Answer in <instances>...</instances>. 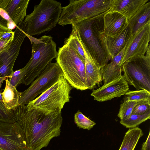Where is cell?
I'll return each mask as SVG.
<instances>
[{
    "label": "cell",
    "mask_w": 150,
    "mask_h": 150,
    "mask_svg": "<svg viewBox=\"0 0 150 150\" xmlns=\"http://www.w3.org/2000/svg\"><path fill=\"white\" fill-rule=\"evenodd\" d=\"M13 110L15 122L22 133L26 150H40L60 135L63 119L59 110L45 115L36 110H29L24 105Z\"/></svg>",
    "instance_id": "6da1fadb"
},
{
    "label": "cell",
    "mask_w": 150,
    "mask_h": 150,
    "mask_svg": "<svg viewBox=\"0 0 150 150\" xmlns=\"http://www.w3.org/2000/svg\"><path fill=\"white\" fill-rule=\"evenodd\" d=\"M107 12L73 24L77 29L82 43L100 69L112 59L108 50L107 36L104 31L103 16Z\"/></svg>",
    "instance_id": "7a4b0ae2"
},
{
    "label": "cell",
    "mask_w": 150,
    "mask_h": 150,
    "mask_svg": "<svg viewBox=\"0 0 150 150\" xmlns=\"http://www.w3.org/2000/svg\"><path fill=\"white\" fill-rule=\"evenodd\" d=\"M31 46V56L26 64L22 68V83L26 86L31 84L56 58V44L50 35H43L39 38L27 35Z\"/></svg>",
    "instance_id": "3957f363"
},
{
    "label": "cell",
    "mask_w": 150,
    "mask_h": 150,
    "mask_svg": "<svg viewBox=\"0 0 150 150\" xmlns=\"http://www.w3.org/2000/svg\"><path fill=\"white\" fill-rule=\"evenodd\" d=\"M62 7L54 0H42L35 5L33 11L23 21L24 32L27 35H40L51 30L59 21Z\"/></svg>",
    "instance_id": "277c9868"
},
{
    "label": "cell",
    "mask_w": 150,
    "mask_h": 150,
    "mask_svg": "<svg viewBox=\"0 0 150 150\" xmlns=\"http://www.w3.org/2000/svg\"><path fill=\"white\" fill-rule=\"evenodd\" d=\"M56 60L64 77L72 88L81 91L88 89L84 61L74 49L64 44L59 48Z\"/></svg>",
    "instance_id": "5b68a950"
},
{
    "label": "cell",
    "mask_w": 150,
    "mask_h": 150,
    "mask_svg": "<svg viewBox=\"0 0 150 150\" xmlns=\"http://www.w3.org/2000/svg\"><path fill=\"white\" fill-rule=\"evenodd\" d=\"M72 88L64 76H62L52 86L26 106L29 110H35L45 115L58 110L61 111L65 104L70 101Z\"/></svg>",
    "instance_id": "8992f818"
},
{
    "label": "cell",
    "mask_w": 150,
    "mask_h": 150,
    "mask_svg": "<svg viewBox=\"0 0 150 150\" xmlns=\"http://www.w3.org/2000/svg\"><path fill=\"white\" fill-rule=\"evenodd\" d=\"M122 70L128 84L137 90L150 92V47L144 56L131 58L123 64Z\"/></svg>",
    "instance_id": "52a82bcc"
},
{
    "label": "cell",
    "mask_w": 150,
    "mask_h": 150,
    "mask_svg": "<svg viewBox=\"0 0 150 150\" xmlns=\"http://www.w3.org/2000/svg\"><path fill=\"white\" fill-rule=\"evenodd\" d=\"M112 0H70L66 13L69 21L75 24L109 11Z\"/></svg>",
    "instance_id": "ba28073f"
},
{
    "label": "cell",
    "mask_w": 150,
    "mask_h": 150,
    "mask_svg": "<svg viewBox=\"0 0 150 150\" xmlns=\"http://www.w3.org/2000/svg\"><path fill=\"white\" fill-rule=\"evenodd\" d=\"M62 76L63 73L56 62L49 64L30 86L21 92L18 106L27 104L50 87Z\"/></svg>",
    "instance_id": "9c48e42d"
},
{
    "label": "cell",
    "mask_w": 150,
    "mask_h": 150,
    "mask_svg": "<svg viewBox=\"0 0 150 150\" xmlns=\"http://www.w3.org/2000/svg\"><path fill=\"white\" fill-rule=\"evenodd\" d=\"M13 40L0 51V79L5 80L14 71L13 68L26 35L23 22L16 26Z\"/></svg>",
    "instance_id": "30bf717a"
},
{
    "label": "cell",
    "mask_w": 150,
    "mask_h": 150,
    "mask_svg": "<svg viewBox=\"0 0 150 150\" xmlns=\"http://www.w3.org/2000/svg\"><path fill=\"white\" fill-rule=\"evenodd\" d=\"M150 20L131 36L125 47L121 65L129 59L144 56L150 45Z\"/></svg>",
    "instance_id": "8fae6325"
},
{
    "label": "cell",
    "mask_w": 150,
    "mask_h": 150,
    "mask_svg": "<svg viewBox=\"0 0 150 150\" xmlns=\"http://www.w3.org/2000/svg\"><path fill=\"white\" fill-rule=\"evenodd\" d=\"M0 149L26 150L21 131L16 124L0 121Z\"/></svg>",
    "instance_id": "7c38bea8"
},
{
    "label": "cell",
    "mask_w": 150,
    "mask_h": 150,
    "mask_svg": "<svg viewBox=\"0 0 150 150\" xmlns=\"http://www.w3.org/2000/svg\"><path fill=\"white\" fill-rule=\"evenodd\" d=\"M128 84L123 75L114 80L104 84L94 90L91 94L94 100L103 102L119 97L125 95L129 90Z\"/></svg>",
    "instance_id": "4fadbf2b"
},
{
    "label": "cell",
    "mask_w": 150,
    "mask_h": 150,
    "mask_svg": "<svg viewBox=\"0 0 150 150\" xmlns=\"http://www.w3.org/2000/svg\"><path fill=\"white\" fill-rule=\"evenodd\" d=\"M103 20L105 33L107 37L114 38L121 33L128 26V20L116 11L107 12Z\"/></svg>",
    "instance_id": "5bb4252c"
},
{
    "label": "cell",
    "mask_w": 150,
    "mask_h": 150,
    "mask_svg": "<svg viewBox=\"0 0 150 150\" xmlns=\"http://www.w3.org/2000/svg\"><path fill=\"white\" fill-rule=\"evenodd\" d=\"M30 0H0V8L5 10L17 25L23 21Z\"/></svg>",
    "instance_id": "9a60e30c"
},
{
    "label": "cell",
    "mask_w": 150,
    "mask_h": 150,
    "mask_svg": "<svg viewBox=\"0 0 150 150\" xmlns=\"http://www.w3.org/2000/svg\"><path fill=\"white\" fill-rule=\"evenodd\" d=\"M85 56V74L88 89H91L103 80L101 69L95 63L80 38Z\"/></svg>",
    "instance_id": "2e32d148"
},
{
    "label": "cell",
    "mask_w": 150,
    "mask_h": 150,
    "mask_svg": "<svg viewBox=\"0 0 150 150\" xmlns=\"http://www.w3.org/2000/svg\"><path fill=\"white\" fill-rule=\"evenodd\" d=\"M149 0H112L109 11H116L125 17L128 21Z\"/></svg>",
    "instance_id": "e0dca14e"
},
{
    "label": "cell",
    "mask_w": 150,
    "mask_h": 150,
    "mask_svg": "<svg viewBox=\"0 0 150 150\" xmlns=\"http://www.w3.org/2000/svg\"><path fill=\"white\" fill-rule=\"evenodd\" d=\"M125 48V47L117 54L112 58L110 63L101 69L104 84L111 82L122 76V66L121 63Z\"/></svg>",
    "instance_id": "ac0fdd59"
},
{
    "label": "cell",
    "mask_w": 150,
    "mask_h": 150,
    "mask_svg": "<svg viewBox=\"0 0 150 150\" xmlns=\"http://www.w3.org/2000/svg\"><path fill=\"white\" fill-rule=\"evenodd\" d=\"M131 35V30L128 26L116 37H107V45L111 58L117 54L125 47Z\"/></svg>",
    "instance_id": "d6986e66"
},
{
    "label": "cell",
    "mask_w": 150,
    "mask_h": 150,
    "mask_svg": "<svg viewBox=\"0 0 150 150\" xmlns=\"http://www.w3.org/2000/svg\"><path fill=\"white\" fill-rule=\"evenodd\" d=\"M150 20V2L143 5L128 21L132 35Z\"/></svg>",
    "instance_id": "ffe728a7"
},
{
    "label": "cell",
    "mask_w": 150,
    "mask_h": 150,
    "mask_svg": "<svg viewBox=\"0 0 150 150\" xmlns=\"http://www.w3.org/2000/svg\"><path fill=\"white\" fill-rule=\"evenodd\" d=\"M5 80V87L1 93L3 102L7 109L13 110L18 107L19 99L21 92L18 91L16 87L13 86L8 79Z\"/></svg>",
    "instance_id": "44dd1931"
},
{
    "label": "cell",
    "mask_w": 150,
    "mask_h": 150,
    "mask_svg": "<svg viewBox=\"0 0 150 150\" xmlns=\"http://www.w3.org/2000/svg\"><path fill=\"white\" fill-rule=\"evenodd\" d=\"M143 135L142 130L138 127L129 128L125 133L119 150H134L139 139Z\"/></svg>",
    "instance_id": "7402d4cb"
},
{
    "label": "cell",
    "mask_w": 150,
    "mask_h": 150,
    "mask_svg": "<svg viewBox=\"0 0 150 150\" xmlns=\"http://www.w3.org/2000/svg\"><path fill=\"white\" fill-rule=\"evenodd\" d=\"M72 26L71 32L69 37L65 39L64 44H67L74 49L85 61L84 51L81 44L78 31L74 25Z\"/></svg>",
    "instance_id": "603a6c76"
},
{
    "label": "cell",
    "mask_w": 150,
    "mask_h": 150,
    "mask_svg": "<svg viewBox=\"0 0 150 150\" xmlns=\"http://www.w3.org/2000/svg\"><path fill=\"white\" fill-rule=\"evenodd\" d=\"M150 118V110L141 115L132 114L128 117L120 120V123L126 128H132L137 127L142 122Z\"/></svg>",
    "instance_id": "cb8c5ba5"
},
{
    "label": "cell",
    "mask_w": 150,
    "mask_h": 150,
    "mask_svg": "<svg viewBox=\"0 0 150 150\" xmlns=\"http://www.w3.org/2000/svg\"><path fill=\"white\" fill-rule=\"evenodd\" d=\"M74 117L75 123L80 128L90 130L96 125L95 122L86 117L79 110L75 114Z\"/></svg>",
    "instance_id": "d4e9b609"
},
{
    "label": "cell",
    "mask_w": 150,
    "mask_h": 150,
    "mask_svg": "<svg viewBox=\"0 0 150 150\" xmlns=\"http://www.w3.org/2000/svg\"><path fill=\"white\" fill-rule=\"evenodd\" d=\"M125 95L126 96L125 100H150V92L145 90H129Z\"/></svg>",
    "instance_id": "484cf974"
},
{
    "label": "cell",
    "mask_w": 150,
    "mask_h": 150,
    "mask_svg": "<svg viewBox=\"0 0 150 150\" xmlns=\"http://www.w3.org/2000/svg\"><path fill=\"white\" fill-rule=\"evenodd\" d=\"M137 101L125 100L124 102L121 104L119 113L117 115V116L120 120L125 119L132 114L133 110Z\"/></svg>",
    "instance_id": "4316f807"
},
{
    "label": "cell",
    "mask_w": 150,
    "mask_h": 150,
    "mask_svg": "<svg viewBox=\"0 0 150 150\" xmlns=\"http://www.w3.org/2000/svg\"><path fill=\"white\" fill-rule=\"evenodd\" d=\"M150 110V100L137 101L135 105L132 114L143 115Z\"/></svg>",
    "instance_id": "83f0119b"
},
{
    "label": "cell",
    "mask_w": 150,
    "mask_h": 150,
    "mask_svg": "<svg viewBox=\"0 0 150 150\" xmlns=\"http://www.w3.org/2000/svg\"><path fill=\"white\" fill-rule=\"evenodd\" d=\"M0 121L11 123L15 122L13 110L7 109L0 101Z\"/></svg>",
    "instance_id": "f1b7e54d"
},
{
    "label": "cell",
    "mask_w": 150,
    "mask_h": 150,
    "mask_svg": "<svg viewBox=\"0 0 150 150\" xmlns=\"http://www.w3.org/2000/svg\"><path fill=\"white\" fill-rule=\"evenodd\" d=\"M23 76V69L14 71L9 77L10 83L16 88L18 85L22 83Z\"/></svg>",
    "instance_id": "f546056e"
},
{
    "label": "cell",
    "mask_w": 150,
    "mask_h": 150,
    "mask_svg": "<svg viewBox=\"0 0 150 150\" xmlns=\"http://www.w3.org/2000/svg\"><path fill=\"white\" fill-rule=\"evenodd\" d=\"M14 36V31L5 32L0 34V39L8 41L13 39Z\"/></svg>",
    "instance_id": "4dcf8cb0"
},
{
    "label": "cell",
    "mask_w": 150,
    "mask_h": 150,
    "mask_svg": "<svg viewBox=\"0 0 150 150\" xmlns=\"http://www.w3.org/2000/svg\"><path fill=\"white\" fill-rule=\"evenodd\" d=\"M0 16L7 22L14 23L6 12L3 9L0 8Z\"/></svg>",
    "instance_id": "1f68e13d"
},
{
    "label": "cell",
    "mask_w": 150,
    "mask_h": 150,
    "mask_svg": "<svg viewBox=\"0 0 150 150\" xmlns=\"http://www.w3.org/2000/svg\"><path fill=\"white\" fill-rule=\"evenodd\" d=\"M142 150H150V132L149 133L146 140L142 145Z\"/></svg>",
    "instance_id": "d6a6232c"
},
{
    "label": "cell",
    "mask_w": 150,
    "mask_h": 150,
    "mask_svg": "<svg viewBox=\"0 0 150 150\" xmlns=\"http://www.w3.org/2000/svg\"><path fill=\"white\" fill-rule=\"evenodd\" d=\"M13 39H11L8 41L0 39V51L6 46Z\"/></svg>",
    "instance_id": "836d02e7"
},
{
    "label": "cell",
    "mask_w": 150,
    "mask_h": 150,
    "mask_svg": "<svg viewBox=\"0 0 150 150\" xmlns=\"http://www.w3.org/2000/svg\"><path fill=\"white\" fill-rule=\"evenodd\" d=\"M11 31L12 30L8 29L6 25L0 23V34L5 32Z\"/></svg>",
    "instance_id": "e575fe53"
},
{
    "label": "cell",
    "mask_w": 150,
    "mask_h": 150,
    "mask_svg": "<svg viewBox=\"0 0 150 150\" xmlns=\"http://www.w3.org/2000/svg\"><path fill=\"white\" fill-rule=\"evenodd\" d=\"M6 25L8 29L11 30L16 28L17 26L14 23L9 22H7Z\"/></svg>",
    "instance_id": "d590c367"
},
{
    "label": "cell",
    "mask_w": 150,
    "mask_h": 150,
    "mask_svg": "<svg viewBox=\"0 0 150 150\" xmlns=\"http://www.w3.org/2000/svg\"><path fill=\"white\" fill-rule=\"evenodd\" d=\"M0 150H2L1 149H0Z\"/></svg>",
    "instance_id": "8d00e7d4"
}]
</instances>
